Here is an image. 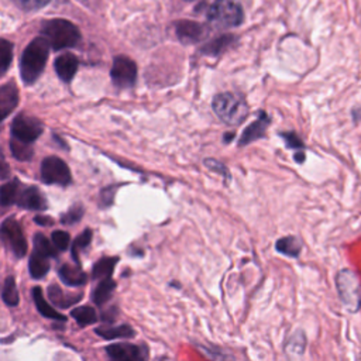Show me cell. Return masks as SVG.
Returning <instances> with one entry per match:
<instances>
[{"label": "cell", "mask_w": 361, "mask_h": 361, "mask_svg": "<svg viewBox=\"0 0 361 361\" xmlns=\"http://www.w3.org/2000/svg\"><path fill=\"white\" fill-rule=\"evenodd\" d=\"M42 180L49 185L66 186L71 182V171L68 165L58 157H48L41 164Z\"/></svg>", "instance_id": "8"}, {"label": "cell", "mask_w": 361, "mask_h": 361, "mask_svg": "<svg viewBox=\"0 0 361 361\" xmlns=\"http://www.w3.org/2000/svg\"><path fill=\"white\" fill-rule=\"evenodd\" d=\"M42 35L54 49H63L78 44L80 34L75 24L63 18L48 20L42 24Z\"/></svg>", "instance_id": "3"}, {"label": "cell", "mask_w": 361, "mask_h": 361, "mask_svg": "<svg viewBox=\"0 0 361 361\" xmlns=\"http://www.w3.org/2000/svg\"><path fill=\"white\" fill-rule=\"evenodd\" d=\"M17 7L27 10V11H32V10H39L44 6H47L51 0H11Z\"/></svg>", "instance_id": "31"}, {"label": "cell", "mask_w": 361, "mask_h": 361, "mask_svg": "<svg viewBox=\"0 0 361 361\" xmlns=\"http://www.w3.org/2000/svg\"><path fill=\"white\" fill-rule=\"evenodd\" d=\"M32 295H34V300L37 303V309L39 310V313L42 316H47V317H52V319H56V320H65V316L59 314L56 310H54L44 299L42 293H41V288H34L32 289Z\"/></svg>", "instance_id": "21"}, {"label": "cell", "mask_w": 361, "mask_h": 361, "mask_svg": "<svg viewBox=\"0 0 361 361\" xmlns=\"http://www.w3.org/2000/svg\"><path fill=\"white\" fill-rule=\"evenodd\" d=\"M82 214H83L82 206L76 204V206H73L72 209H69L68 213H65V214L62 216V223H65V224H73V223H76L78 220H80Z\"/></svg>", "instance_id": "33"}, {"label": "cell", "mask_w": 361, "mask_h": 361, "mask_svg": "<svg viewBox=\"0 0 361 361\" xmlns=\"http://www.w3.org/2000/svg\"><path fill=\"white\" fill-rule=\"evenodd\" d=\"M92 240V231L90 230H85L73 243V247H72V257L75 258V261H79V252L89 245Z\"/></svg>", "instance_id": "30"}, {"label": "cell", "mask_w": 361, "mask_h": 361, "mask_svg": "<svg viewBox=\"0 0 361 361\" xmlns=\"http://www.w3.org/2000/svg\"><path fill=\"white\" fill-rule=\"evenodd\" d=\"M3 300L10 305V306H16L18 303V293H17V288H16V282L11 276H8L4 282L3 286Z\"/></svg>", "instance_id": "29"}, {"label": "cell", "mask_w": 361, "mask_h": 361, "mask_svg": "<svg viewBox=\"0 0 361 361\" xmlns=\"http://www.w3.org/2000/svg\"><path fill=\"white\" fill-rule=\"evenodd\" d=\"M336 286L344 307L355 313L361 307V283L357 274L351 269H341L336 275Z\"/></svg>", "instance_id": "4"}, {"label": "cell", "mask_w": 361, "mask_h": 361, "mask_svg": "<svg viewBox=\"0 0 361 361\" xmlns=\"http://www.w3.org/2000/svg\"><path fill=\"white\" fill-rule=\"evenodd\" d=\"M207 20L217 28H231L243 23L244 13L235 0H216L207 8Z\"/></svg>", "instance_id": "5"}, {"label": "cell", "mask_w": 361, "mask_h": 361, "mask_svg": "<svg viewBox=\"0 0 361 361\" xmlns=\"http://www.w3.org/2000/svg\"><path fill=\"white\" fill-rule=\"evenodd\" d=\"M175 32H176V37L183 44H193V42L204 39L209 31L200 23L182 20V21L175 23Z\"/></svg>", "instance_id": "11"}, {"label": "cell", "mask_w": 361, "mask_h": 361, "mask_svg": "<svg viewBox=\"0 0 361 361\" xmlns=\"http://www.w3.org/2000/svg\"><path fill=\"white\" fill-rule=\"evenodd\" d=\"M78 63V58L73 54L66 52L55 59V71L63 82H69L76 73Z\"/></svg>", "instance_id": "15"}, {"label": "cell", "mask_w": 361, "mask_h": 361, "mask_svg": "<svg viewBox=\"0 0 361 361\" xmlns=\"http://www.w3.org/2000/svg\"><path fill=\"white\" fill-rule=\"evenodd\" d=\"M8 175H10V166L3 154V149L0 148V179H6L8 178Z\"/></svg>", "instance_id": "36"}, {"label": "cell", "mask_w": 361, "mask_h": 361, "mask_svg": "<svg viewBox=\"0 0 361 361\" xmlns=\"http://www.w3.org/2000/svg\"><path fill=\"white\" fill-rule=\"evenodd\" d=\"M116 262H117V258H103V259H100L93 268L94 278H102V279L109 278L114 265H116Z\"/></svg>", "instance_id": "27"}, {"label": "cell", "mask_w": 361, "mask_h": 361, "mask_svg": "<svg viewBox=\"0 0 361 361\" xmlns=\"http://www.w3.org/2000/svg\"><path fill=\"white\" fill-rule=\"evenodd\" d=\"M0 237L16 257L20 258L25 255L27 241L20 224L14 219L4 220V223L0 227Z\"/></svg>", "instance_id": "7"}, {"label": "cell", "mask_w": 361, "mask_h": 361, "mask_svg": "<svg viewBox=\"0 0 361 361\" xmlns=\"http://www.w3.org/2000/svg\"><path fill=\"white\" fill-rule=\"evenodd\" d=\"M97 334H100L104 338H117V337H133L134 336V330L127 326H118V327H103V329H97L96 330Z\"/></svg>", "instance_id": "23"}, {"label": "cell", "mask_w": 361, "mask_h": 361, "mask_svg": "<svg viewBox=\"0 0 361 361\" xmlns=\"http://www.w3.org/2000/svg\"><path fill=\"white\" fill-rule=\"evenodd\" d=\"M282 137L285 138L286 145H288L289 148H300V149L303 148V144H302L300 138H299L296 134L288 133V134H282Z\"/></svg>", "instance_id": "34"}, {"label": "cell", "mask_w": 361, "mask_h": 361, "mask_svg": "<svg viewBox=\"0 0 361 361\" xmlns=\"http://www.w3.org/2000/svg\"><path fill=\"white\" fill-rule=\"evenodd\" d=\"M35 221L39 223V224H51V223H52L51 219H48V217H39V216L35 219Z\"/></svg>", "instance_id": "37"}, {"label": "cell", "mask_w": 361, "mask_h": 361, "mask_svg": "<svg viewBox=\"0 0 361 361\" xmlns=\"http://www.w3.org/2000/svg\"><path fill=\"white\" fill-rule=\"evenodd\" d=\"M111 80L118 87H130L134 85L137 79V65L128 56L120 55L113 61V66L110 71Z\"/></svg>", "instance_id": "9"}, {"label": "cell", "mask_w": 361, "mask_h": 361, "mask_svg": "<svg viewBox=\"0 0 361 361\" xmlns=\"http://www.w3.org/2000/svg\"><path fill=\"white\" fill-rule=\"evenodd\" d=\"M49 54V44L44 37L32 39L23 52L20 62L21 79L30 85L35 82L42 73Z\"/></svg>", "instance_id": "1"}, {"label": "cell", "mask_w": 361, "mask_h": 361, "mask_svg": "<svg viewBox=\"0 0 361 361\" xmlns=\"http://www.w3.org/2000/svg\"><path fill=\"white\" fill-rule=\"evenodd\" d=\"M18 102V92L14 83L0 86V123L11 113Z\"/></svg>", "instance_id": "14"}, {"label": "cell", "mask_w": 361, "mask_h": 361, "mask_svg": "<svg viewBox=\"0 0 361 361\" xmlns=\"http://www.w3.org/2000/svg\"><path fill=\"white\" fill-rule=\"evenodd\" d=\"M235 39V37L233 35H223V37H219L216 39H213L212 42H207L203 48H202V52L203 54H207V55H219L220 52H223L224 49H227L233 41Z\"/></svg>", "instance_id": "19"}, {"label": "cell", "mask_w": 361, "mask_h": 361, "mask_svg": "<svg viewBox=\"0 0 361 361\" xmlns=\"http://www.w3.org/2000/svg\"><path fill=\"white\" fill-rule=\"evenodd\" d=\"M20 190H21L20 189V182L17 179H13L11 182L3 185L0 188V203L3 206H8L11 203H16Z\"/></svg>", "instance_id": "18"}, {"label": "cell", "mask_w": 361, "mask_h": 361, "mask_svg": "<svg viewBox=\"0 0 361 361\" xmlns=\"http://www.w3.org/2000/svg\"><path fill=\"white\" fill-rule=\"evenodd\" d=\"M72 316L73 319L80 324V326H86V324H92L96 322V312L90 307V306H79L76 309L72 310Z\"/></svg>", "instance_id": "26"}, {"label": "cell", "mask_w": 361, "mask_h": 361, "mask_svg": "<svg viewBox=\"0 0 361 361\" xmlns=\"http://www.w3.org/2000/svg\"><path fill=\"white\" fill-rule=\"evenodd\" d=\"M52 244L59 251H65L68 248V245H69V234L62 231V230L54 231L52 233Z\"/></svg>", "instance_id": "32"}, {"label": "cell", "mask_w": 361, "mask_h": 361, "mask_svg": "<svg viewBox=\"0 0 361 361\" xmlns=\"http://www.w3.org/2000/svg\"><path fill=\"white\" fill-rule=\"evenodd\" d=\"M276 250L288 257H298L300 252V241L296 237H283L276 241Z\"/></svg>", "instance_id": "20"}, {"label": "cell", "mask_w": 361, "mask_h": 361, "mask_svg": "<svg viewBox=\"0 0 361 361\" xmlns=\"http://www.w3.org/2000/svg\"><path fill=\"white\" fill-rule=\"evenodd\" d=\"M30 272L34 278H42L49 269V258L34 251L30 258Z\"/></svg>", "instance_id": "17"}, {"label": "cell", "mask_w": 361, "mask_h": 361, "mask_svg": "<svg viewBox=\"0 0 361 361\" xmlns=\"http://www.w3.org/2000/svg\"><path fill=\"white\" fill-rule=\"evenodd\" d=\"M109 361H147L148 350L145 345L131 343H117L106 348Z\"/></svg>", "instance_id": "10"}, {"label": "cell", "mask_w": 361, "mask_h": 361, "mask_svg": "<svg viewBox=\"0 0 361 361\" xmlns=\"http://www.w3.org/2000/svg\"><path fill=\"white\" fill-rule=\"evenodd\" d=\"M216 116L228 126L240 124L248 114V104L244 97L231 92L216 94L212 103Z\"/></svg>", "instance_id": "2"}, {"label": "cell", "mask_w": 361, "mask_h": 361, "mask_svg": "<svg viewBox=\"0 0 361 361\" xmlns=\"http://www.w3.org/2000/svg\"><path fill=\"white\" fill-rule=\"evenodd\" d=\"M59 278L71 286H78L85 283L86 281V275L83 274V271H80L78 267H72V265H62L59 268Z\"/></svg>", "instance_id": "16"}, {"label": "cell", "mask_w": 361, "mask_h": 361, "mask_svg": "<svg viewBox=\"0 0 361 361\" xmlns=\"http://www.w3.org/2000/svg\"><path fill=\"white\" fill-rule=\"evenodd\" d=\"M13 59V45L4 39L0 38V76H3L11 63Z\"/></svg>", "instance_id": "24"}, {"label": "cell", "mask_w": 361, "mask_h": 361, "mask_svg": "<svg viewBox=\"0 0 361 361\" xmlns=\"http://www.w3.org/2000/svg\"><path fill=\"white\" fill-rule=\"evenodd\" d=\"M42 128V123L37 117L21 113L14 118L11 126L13 140L31 144L41 135Z\"/></svg>", "instance_id": "6"}, {"label": "cell", "mask_w": 361, "mask_h": 361, "mask_svg": "<svg viewBox=\"0 0 361 361\" xmlns=\"http://www.w3.org/2000/svg\"><path fill=\"white\" fill-rule=\"evenodd\" d=\"M20 207L28 209V210H42L47 207V200L44 195L39 192V189L34 186H27L23 188L18 193L17 202Z\"/></svg>", "instance_id": "12"}, {"label": "cell", "mask_w": 361, "mask_h": 361, "mask_svg": "<svg viewBox=\"0 0 361 361\" xmlns=\"http://www.w3.org/2000/svg\"><path fill=\"white\" fill-rule=\"evenodd\" d=\"M268 124H269V118H268L267 113L261 111V113H259V117H258L254 123H251V124L244 130V133H243V135H241L238 144H240V145H247V144H250V142H252V141H255V140L264 137Z\"/></svg>", "instance_id": "13"}, {"label": "cell", "mask_w": 361, "mask_h": 361, "mask_svg": "<svg viewBox=\"0 0 361 361\" xmlns=\"http://www.w3.org/2000/svg\"><path fill=\"white\" fill-rule=\"evenodd\" d=\"M114 286H116V285H114V281H111L110 276L102 279V281L99 282L97 288L94 289L93 300H94L96 303H99V305L104 303V302L111 296V292H113Z\"/></svg>", "instance_id": "22"}, {"label": "cell", "mask_w": 361, "mask_h": 361, "mask_svg": "<svg viewBox=\"0 0 361 361\" xmlns=\"http://www.w3.org/2000/svg\"><path fill=\"white\" fill-rule=\"evenodd\" d=\"M34 247H35L34 251H37V252L48 257V258L56 255V248L54 247V244L45 235H42L41 233L35 234V237H34Z\"/></svg>", "instance_id": "25"}, {"label": "cell", "mask_w": 361, "mask_h": 361, "mask_svg": "<svg viewBox=\"0 0 361 361\" xmlns=\"http://www.w3.org/2000/svg\"><path fill=\"white\" fill-rule=\"evenodd\" d=\"M10 148H11V152L13 155L20 159V161H27L31 158L32 155V148L30 144H25V142H21V141H17V140H11L10 142Z\"/></svg>", "instance_id": "28"}, {"label": "cell", "mask_w": 361, "mask_h": 361, "mask_svg": "<svg viewBox=\"0 0 361 361\" xmlns=\"http://www.w3.org/2000/svg\"><path fill=\"white\" fill-rule=\"evenodd\" d=\"M204 164H206L207 168H210V169H213L216 172H220L223 176H227V169H226V166L221 162H217L214 159H206Z\"/></svg>", "instance_id": "35"}]
</instances>
